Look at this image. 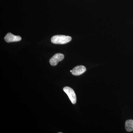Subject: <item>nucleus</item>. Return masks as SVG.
<instances>
[{
	"instance_id": "f257e3e1",
	"label": "nucleus",
	"mask_w": 133,
	"mask_h": 133,
	"mask_svg": "<svg viewBox=\"0 0 133 133\" xmlns=\"http://www.w3.org/2000/svg\"><path fill=\"white\" fill-rule=\"evenodd\" d=\"M71 39V37L70 36L57 35L52 37L51 42L55 44H65L70 42Z\"/></svg>"
},
{
	"instance_id": "f03ea898",
	"label": "nucleus",
	"mask_w": 133,
	"mask_h": 133,
	"mask_svg": "<svg viewBox=\"0 0 133 133\" xmlns=\"http://www.w3.org/2000/svg\"><path fill=\"white\" fill-rule=\"evenodd\" d=\"M64 92L67 94L70 100L71 101L73 104H76L77 101V98L76 93L73 89L69 87H65L63 89Z\"/></svg>"
},
{
	"instance_id": "7ed1b4c3",
	"label": "nucleus",
	"mask_w": 133,
	"mask_h": 133,
	"mask_svg": "<svg viewBox=\"0 0 133 133\" xmlns=\"http://www.w3.org/2000/svg\"><path fill=\"white\" fill-rule=\"evenodd\" d=\"M64 56L62 53H57L54 55L50 59V63L52 66H56L59 62L64 58Z\"/></svg>"
},
{
	"instance_id": "20e7f679",
	"label": "nucleus",
	"mask_w": 133,
	"mask_h": 133,
	"mask_svg": "<svg viewBox=\"0 0 133 133\" xmlns=\"http://www.w3.org/2000/svg\"><path fill=\"white\" fill-rule=\"evenodd\" d=\"M5 41L8 43L19 42L22 39L21 37L19 36H16L12 33H9L7 34L4 38Z\"/></svg>"
},
{
	"instance_id": "39448f33",
	"label": "nucleus",
	"mask_w": 133,
	"mask_h": 133,
	"mask_svg": "<svg viewBox=\"0 0 133 133\" xmlns=\"http://www.w3.org/2000/svg\"><path fill=\"white\" fill-rule=\"evenodd\" d=\"M86 71V68L83 65H78L74 67L72 70V74L74 76H80L85 72Z\"/></svg>"
},
{
	"instance_id": "423d86ee",
	"label": "nucleus",
	"mask_w": 133,
	"mask_h": 133,
	"mask_svg": "<svg viewBox=\"0 0 133 133\" xmlns=\"http://www.w3.org/2000/svg\"><path fill=\"white\" fill-rule=\"evenodd\" d=\"M125 127L126 131L128 132L133 131V120H128L126 121Z\"/></svg>"
},
{
	"instance_id": "0eeeda50",
	"label": "nucleus",
	"mask_w": 133,
	"mask_h": 133,
	"mask_svg": "<svg viewBox=\"0 0 133 133\" xmlns=\"http://www.w3.org/2000/svg\"><path fill=\"white\" fill-rule=\"evenodd\" d=\"M70 71L71 72H72V70H71Z\"/></svg>"
}]
</instances>
